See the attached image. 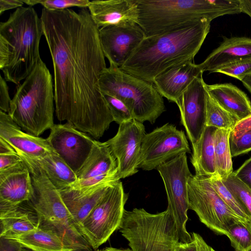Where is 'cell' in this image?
<instances>
[{
  "label": "cell",
  "instance_id": "cell-21",
  "mask_svg": "<svg viewBox=\"0 0 251 251\" xmlns=\"http://www.w3.org/2000/svg\"><path fill=\"white\" fill-rule=\"evenodd\" d=\"M119 181V180H118ZM116 181L82 188H69L60 190L69 211L73 224L78 230L83 221Z\"/></svg>",
  "mask_w": 251,
  "mask_h": 251
},
{
  "label": "cell",
  "instance_id": "cell-51",
  "mask_svg": "<svg viewBox=\"0 0 251 251\" xmlns=\"http://www.w3.org/2000/svg\"><path fill=\"white\" fill-rule=\"evenodd\" d=\"M21 251H34L23 247Z\"/></svg>",
  "mask_w": 251,
  "mask_h": 251
},
{
  "label": "cell",
  "instance_id": "cell-49",
  "mask_svg": "<svg viewBox=\"0 0 251 251\" xmlns=\"http://www.w3.org/2000/svg\"><path fill=\"white\" fill-rule=\"evenodd\" d=\"M241 81L245 87L251 93V74L247 75Z\"/></svg>",
  "mask_w": 251,
  "mask_h": 251
},
{
  "label": "cell",
  "instance_id": "cell-30",
  "mask_svg": "<svg viewBox=\"0 0 251 251\" xmlns=\"http://www.w3.org/2000/svg\"><path fill=\"white\" fill-rule=\"evenodd\" d=\"M231 129L217 128L214 134L215 160L216 176L225 180L233 172L229 145Z\"/></svg>",
  "mask_w": 251,
  "mask_h": 251
},
{
  "label": "cell",
  "instance_id": "cell-37",
  "mask_svg": "<svg viewBox=\"0 0 251 251\" xmlns=\"http://www.w3.org/2000/svg\"><path fill=\"white\" fill-rule=\"evenodd\" d=\"M214 73H220L242 81L251 74V58L241 60L216 70Z\"/></svg>",
  "mask_w": 251,
  "mask_h": 251
},
{
  "label": "cell",
  "instance_id": "cell-41",
  "mask_svg": "<svg viewBox=\"0 0 251 251\" xmlns=\"http://www.w3.org/2000/svg\"><path fill=\"white\" fill-rule=\"evenodd\" d=\"M11 99L9 94L8 86L5 79L0 75V110L8 113Z\"/></svg>",
  "mask_w": 251,
  "mask_h": 251
},
{
  "label": "cell",
  "instance_id": "cell-36",
  "mask_svg": "<svg viewBox=\"0 0 251 251\" xmlns=\"http://www.w3.org/2000/svg\"><path fill=\"white\" fill-rule=\"evenodd\" d=\"M112 115L114 121L120 125L133 119L132 114L126 105L119 99L103 94Z\"/></svg>",
  "mask_w": 251,
  "mask_h": 251
},
{
  "label": "cell",
  "instance_id": "cell-38",
  "mask_svg": "<svg viewBox=\"0 0 251 251\" xmlns=\"http://www.w3.org/2000/svg\"><path fill=\"white\" fill-rule=\"evenodd\" d=\"M229 145L232 157L251 151V130L237 140L229 141Z\"/></svg>",
  "mask_w": 251,
  "mask_h": 251
},
{
  "label": "cell",
  "instance_id": "cell-19",
  "mask_svg": "<svg viewBox=\"0 0 251 251\" xmlns=\"http://www.w3.org/2000/svg\"><path fill=\"white\" fill-rule=\"evenodd\" d=\"M203 73L200 64L187 61L162 72L154 78L153 84L163 97L176 103L194 79Z\"/></svg>",
  "mask_w": 251,
  "mask_h": 251
},
{
  "label": "cell",
  "instance_id": "cell-17",
  "mask_svg": "<svg viewBox=\"0 0 251 251\" xmlns=\"http://www.w3.org/2000/svg\"><path fill=\"white\" fill-rule=\"evenodd\" d=\"M76 175L77 181L71 188L91 187L120 180L117 160L106 142L95 140L89 156Z\"/></svg>",
  "mask_w": 251,
  "mask_h": 251
},
{
  "label": "cell",
  "instance_id": "cell-32",
  "mask_svg": "<svg viewBox=\"0 0 251 251\" xmlns=\"http://www.w3.org/2000/svg\"><path fill=\"white\" fill-rule=\"evenodd\" d=\"M226 236L235 251H251V222L232 223L228 227Z\"/></svg>",
  "mask_w": 251,
  "mask_h": 251
},
{
  "label": "cell",
  "instance_id": "cell-46",
  "mask_svg": "<svg viewBox=\"0 0 251 251\" xmlns=\"http://www.w3.org/2000/svg\"><path fill=\"white\" fill-rule=\"evenodd\" d=\"M191 235L196 241L198 251H216L208 245L199 234L192 232Z\"/></svg>",
  "mask_w": 251,
  "mask_h": 251
},
{
  "label": "cell",
  "instance_id": "cell-8",
  "mask_svg": "<svg viewBox=\"0 0 251 251\" xmlns=\"http://www.w3.org/2000/svg\"><path fill=\"white\" fill-rule=\"evenodd\" d=\"M128 199L123 183H114L80 225L78 230L96 250L119 229Z\"/></svg>",
  "mask_w": 251,
  "mask_h": 251
},
{
  "label": "cell",
  "instance_id": "cell-44",
  "mask_svg": "<svg viewBox=\"0 0 251 251\" xmlns=\"http://www.w3.org/2000/svg\"><path fill=\"white\" fill-rule=\"evenodd\" d=\"M24 3L23 0H0V15L6 10L23 7Z\"/></svg>",
  "mask_w": 251,
  "mask_h": 251
},
{
  "label": "cell",
  "instance_id": "cell-43",
  "mask_svg": "<svg viewBox=\"0 0 251 251\" xmlns=\"http://www.w3.org/2000/svg\"><path fill=\"white\" fill-rule=\"evenodd\" d=\"M23 246L16 241L0 237V251H21Z\"/></svg>",
  "mask_w": 251,
  "mask_h": 251
},
{
  "label": "cell",
  "instance_id": "cell-50",
  "mask_svg": "<svg viewBox=\"0 0 251 251\" xmlns=\"http://www.w3.org/2000/svg\"><path fill=\"white\" fill-rule=\"evenodd\" d=\"M97 251H132L131 249L127 248L126 249H117L112 247H108L104 248L102 250H99Z\"/></svg>",
  "mask_w": 251,
  "mask_h": 251
},
{
  "label": "cell",
  "instance_id": "cell-35",
  "mask_svg": "<svg viewBox=\"0 0 251 251\" xmlns=\"http://www.w3.org/2000/svg\"><path fill=\"white\" fill-rule=\"evenodd\" d=\"M23 1L28 6L40 4L49 10H63L72 7L88 8L90 2L89 0H23Z\"/></svg>",
  "mask_w": 251,
  "mask_h": 251
},
{
  "label": "cell",
  "instance_id": "cell-45",
  "mask_svg": "<svg viewBox=\"0 0 251 251\" xmlns=\"http://www.w3.org/2000/svg\"><path fill=\"white\" fill-rule=\"evenodd\" d=\"M174 251H198L196 241L192 237V240L190 242H178L176 246Z\"/></svg>",
  "mask_w": 251,
  "mask_h": 251
},
{
  "label": "cell",
  "instance_id": "cell-33",
  "mask_svg": "<svg viewBox=\"0 0 251 251\" xmlns=\"http://www.w3.org/2000/svg\"><path fill=\"white\" fill-rule=\"evenodd\" d=\"M211 184L227 206L243 220L251 222V216L237 198L226 188L222 180L215 176L209 177Z\"/></svg>",
  "mask_w": 251,
  "mask_h": 251
},
{
  "label": "cell",
  "instance_id": "cell-7",
  "mask_svg": "<svg viewBox=\"0 0 251 251\" xmlns=\"http://www.w3.org/2000/svg\"><path fill=\"white\" fill-rule=\"evenodd\" d=\"M132 251H174L179 239L169 211L151 214L144 208L125 210L119 229Z\"/></svg>",
  "mask_w": 251,
  "mask_h": 251
},
{
  "label": "cell",
  "instance_id": "cell-47",
  "mask_svg": "<svg viewBox=\"0 0 251 251\" xmlns=\"http://www.w3.org/2000/svg\"><path fill=\"white\" fill-rule=\"evenodd\" d=\"M16 152L14 149L5 140L0 138V154Z\"/></svg>",
  "mask_w": 251,
  "mask_h": 251
},
{
  "label": "cell",
  "instance_id": "cell-48",
  "mask_svg": "<svg viewBox=\"0 0 251 251\" xmlns=\"http://www.w3.org/2000/svg\"><path fill=\"white\" fill-rule=\"evenodd\" d=\"M241 12L247 14L251 19V0H239Z\"/></svg>",
  "mask_w": 251,
  "mask_h": 251
},
{
  "label": "cell",
  "instance_id": "cell-20",
  "mask_svg": "<svg viewBox=\"0 0 251 251\" xmlns=\"http://www.w3.org/2000/svg\"><path fill=\"white\" fill-rule=\"evenodd\" d=\"M0 138L7 142L18 154L39 157L55 151L46 139L22 131L8 113L1 110Z\"/></svg>",
  "mask_w": 251,
  "mask_h": 251
},
{
  "label": "cell",
  "instance_id": "cell-2",
  "mask_svg": "<svg viewBox=\"0 0 251 251\" xmlns=\"http://www.w3.org/2000/svg\"><path fill=\"white\" fill-rule=\"evenodd\" d=\"M211 22L201 19L167 32L145 37L120 68L153 83L165 70L193 61L209 32Z\"/></svg>",
  "mask_w": 251,
  "mask_h": 251
},
{
  "label": "cell",
  "instance_id": "cell-6",
  "mask_svg": "<svg viewBox=\"0 0 251 251\" xmlns=\"http://www.w3.org/2000/svg\"><path fill=\"white\" fill-rule=\"evenodd\" d=\"M100 85L103 94L122 100L131 111L133 119L153 124L165 111L163 97L153 83L110 65L101 73Z\"/></svg>",
  "mask_w": 251,
  "mask_h": 251
},
{
  "label": "cell",
  "instance_id": "cell-24",
  "mask_svg": "<svg viewBox=\"0 0 251 251\" xmlns=\"http://www.w3.org/2000/svg\"><path fill=\"white\" fill-rule=\"evenodd\" d=\"M0 237L21 235L38 228L40 220L35 210L28 204H0Z\"/></svg>",
  "mask_w": 251,
  "mask_h": 251
},
{
  "label": "cell",
  "instance_id": "cell-31",
  "mask_svg": "<svg viewBox=\"0 0 251 251\" xmlns=\"http://www.w3.org/2000/svg\"><path fill=\"white\" fill-rule=\"evenodd\" d=\"M239 120L219 105L206 89V126L232 129Z\"/></svg>",
  "mask_w": 251,
  "mask_h": 251
},
{
  "label": "cell",
  "instance_id": "cell-29",
  "mask_svg": "<svg viewBox=\"0 0 251 251\" xmlns=\"http://www.w3.org/2000/svg\"><path fill=\"white\" fill-rule=\"evenodd\" d=\"M39 226L55 232L72 251H94L84 236L72 222L40 221Z\"/></svg>",
  "mask_w": 251,
  "mask_h": 251
},
{
  "label": "cell",
  "instance_id": "cell-12",
  "mask_svg": "<svg viewBox=\"0 0 251 251\" xmlns=\"http://www.w3.org/2000/svg\"><path fill=\"white\" fill-rule=\"evenodd\" d=\"M145 134L143 124L132 119L119 125L116 135L106 141L117 160L120 179L131 176L138 172Z\"/></svg>",
  "mask_w": 251,
  "mask_h": 251
},
{
  "label": "cell",
  "instance_id": "cell-9",
  "mask_svg": "<svg viewBox=\"0 0 251 251\" xmlns=\"http://www.w3.org/2000/svg\"><path fill=\"white\" fill-rule=\"evenodd\" d=\"M189 209L200 221L217 235H226L228 227L246 221L236 214L212 187L209 177L192 175L187 184Z\"/></svg>",
  "mask_w": 251,
  "mask_h": 251
},
{
  "label": "cell",
  "instance_id": "cell-10",
  "mask_svg": "<svg viewBox=\"0 0 251 251\" xmlns=\"http://www.w3.org/2000/svg\"><path fill=\"white\" fill-rule=\"evenodd\" d=\"M156 169L164 184L168 202L167 209L175 222L179 242H190L192 237L186 227L189 209L187 184L193 175L188 168L186 153L176 156Z\"/></svg>",
  "mask_w": 251,
  "mask_h": 251
},
{
  "label": "cell",
  "instance_id": "cell-39",
  "mask_svg": "<svg viewBox=\"0 0 251 251\" xmlns=\"http://www.w3.org/2000/svg\"><path fill=\"white\" fill-rule=\"evenodd\" d=\"M23 162L17 152L0 154V172L13 169Z\"/></svg>",
  "mask_w": 251,
  "mask_h": 251
},
{
  "label": "cell",
  "instance_id": "cell-18",
  "mask_svg": "<svg viewBox=\"0 0 251 251\" xmlns=\"http://www.w3.org/2000/svg\"><path fill=\"white\" fill-rule=\"evenodd\" d=\"M88 9L99 29L124 24H138L136 0H91Z\"/></svg>",
  "mask_w": 251,
  "mask_h": 251
},
{
  "label": "cell",
  "instance_id": "cell-28",
  "mask_svg": "<svg viewBox=\"0 0 251 251\" xmlns=\"http://www.w3.org/2000/svg\"><path fill=\"white\" fill-rule=\"evenodd\" d=\"M6 238L34 251H72L55 232L40 226L25 233Z\"/></svg>",
  "mask_w": 251,
  "mask_h": 251
},
{
  "label": "cell",
  "instance_id": "cell-34",
  "mask_svg": "<svg viewBox=\"0 0 251 251\" xmlns=\"http://www.w3.org/2000/svg\"><path fill=\"white\" fill-rule=\"evenodd\" d=\"M226 188L245 206L251 216V189L235 175L234 172L224 180Z\"/></svg>",
  "mask_w": 251,
  "mask_h": 251
},
{
  "label": "cell",
  "instance_id": "cell-27",
  "mask_svg": "<svg viewBox=\"0 0 251 251\" xmlns=\"http://www.w3.org/2000/svg\"><path fill=\"white\" fill-rule=\"evenodd\" d=\"M217 128L206 126L199 140L192 145L191 162L195 176L211 177L216 176L214 134Z\"/></svg>",
  "mask_w": 251,
  "mask_h": 251
},
{
  "label": "cell",
  "instance_id": "cell-14",
  "mask_svg": "<svg viewBox=\"0 0 251 251\" xmlns=\"http://www.w3.org/2000/svg\"><path fill=\"white\" fill-rule=\"evenodd\" d=\"M28 169L31 176L33 194L27 202L38 214L40 221L73 223L60 191L45 173L38 169Z\"/></svg>",
  "mask_w": 251,
  "mask_h": 251
},
{
  "label": "cell",
  "instance_id": "cell-15",
  "mask_svg": "<svg viewBox=\"0 0 251 251\" xmlns=\"http://www.w3.org/2000/svg\"><path fill=\"white\" fill-rule=\"evenodd\" d=\"M105 57L110 65L121 68L129 58L146 35L138 24H124L99 29Z\"/></svg>",
  "mask_w": 251,
  "mask_h": 251
},
{
  "label": "cell",
  "instance_id": "cell-1",
  "mask_svg": "<svg viewBox=\"0 0 251 251\" xmlns=\"http://www.w3.org/2000/svg\"><path fill=\"white\" fill-rule=\"evenodd\" d=\"M40 18L52 61L56 116L98 139L114 121L100 85L107 67L99 28L87 8H43Z\"/></svg>",
  "mask_w": 251,
  "mask_h": 251
},
{
  "label": "cell",
  "instance_id": "cell-5",
  "mask_svg": "<svg viewBox=\"0 0 251 251\" xmlns=\"http://www.w3.org/2000/svg\"><path fill=\"white\" fill-rule=\"evenodd\" d=\"M52 75L41 59L30 75L17 85L8 113L25 132L39 137L54 125Z\"/></svg>",
  "mask_w": 251,
  "mask_h": 251
},
{
  "label": "cell",
  "instance_id": "cell-25",
  "mask_svg": "<svg viewBox=\"0 0 251 251\" xmlns=\"http://www.w3.org/2000/svg\"><path fill=\"white\" fill-rule=\"evenodd\" d=\"M18 155L28 168L43 171L59 191L72 187L77 181L76 174L55 151L39 157Z\"/></svg>",
  "mask_w": 251,
  "mask_h": 251
},
{
  "label": "cell",
  "instance_id": "cell-42",
  "mask_svg": "<svg viewBox=\"0 0 251 251\" xmlns=\"http://www.w3.org/2000/svg\"><path fill=\"white\" fill-rule=\"evenodd\" d=\"M234 173L238 178L251 189V157L245 161Z\"/></svg>",
  "mask_w": 251,
  "mask_h": 251
},
{
  "label": "cell",
  "instance_id": "cell-3",
  "mask_svg": "<svg viewBox=\"0 0 251 251\" xmlns=\"http://www.w3.org/2000/svg\"><path fill=\"white\" fill-rule=\"evenodd\" d=\"M44 35L41 18L32 6L21 7L0 23V69L6 81L19 85L39 60Z\"/></svg>",
  "mask_w": 251,
  "mask_h": 251
},
{
  "label": "cell",
  "instance_id": "cell-13",
  "mask_svg": "<svg viewBox=\"0 0 251 251\" xmlns=\"http://www.w3.org/2000/svg\"><path fill=\"white\" fill-rule=\"evenodd\" d=\"M46 139L75 174L87 158L96 140L67 123L54 124Z\"/></svg>",
  "mask_w": 251,
  "mask_h": 251
},
{
  "label": "cell",
  "instance_id": "cell-11",
  "mask_svg": "<svg viewBox=\"0 0 251 251\" xmlns=\"http://www.w3.org/2000/svg\"><path fill=\"white\" fill-rule=\"evenodd\" d=\"M184 153H191L184 132L167 123L145 134L138 168L151 171Z\"/></svg>",
  "mask_w": 251,
  "mask_h": 251
},
{
  "label": "cell",
  "instance_id": "cell-16",
  "mask_svg": "<svg viewBox=\"0 0 251 251\" xmlns=\"http://www.w3.org/2000/svg\"><path fill=\"white\" fill-rule=\"evenodd\" d=\"M202 75L195 78L178 98L176 104L191 144L201 137L206 126V89Z\"/></svg>",
  "mask_w": 251,
  "mask_h": 251
},
{
  "label": "cell",
  "instance_id": "cell-23",
  "mask_svg": "<svg viewBox=\"0 0 251 251\" xmlns=\"http://www.w3.org/2000/svg\"><path fill=\"white\" fill-rule=\"evenodd\" d=\"M251 58V38L245 37L227 38L200 64L203 72L209 73L225 65Z\"/></svg>",
  "mask_w": 251,
  "mask_h": 251
},
{
  "label": "cell",
  "instance_id": "cell-4",
  "mask_svg": "<svg viewBox=\"0 0 251 251\" xmlns=\"http://www.w3.org/2000/svg\"><path fill=\"white\" fill-rule=\"evenodd\" d=\"M138 25L146 37L167 32L195 21L241 12L239 0H136Z\"/></svg>",
  "mask_w": 251,
  "mask_h": 251
},
{
  "label": "cell",
  "instance_id": "cell-22",
  "mask_svg": "<svg viewBox=\"0 0 251 251\" xmlns=\"http://www.w3.org/2000/svg\"><path fill=\"white\" fill-rule=\"evenodd\" d=\"M33 194L31 174L24 162L0 172V204L19 205L28 201Z\"/></svg>",
  "mask_w": 251,
  "mask_h": 251
},
{
  "label": "cell",
  "instance_id": "cell-26",
  "mask_svg": "<svg viewBox=\"0 0 251 251\" xmlns=\"http://www.w3.org/2000/svg\"><path fill=\"white\" fill-rule=\"evenodd\" d=\"M212 98L240 120L251 115V103L247 95L231 83L205 85Z\"/></svg>",
  "mask_w": 251,
  "mask_h": 251
},
{
  "label": "cell",
  "instance_id": "cell-40",
  "mask_svg": "<svg viewBox=\"0 0 251 251\" xmlns=\"http://www.w3.org/2000/svg\"><path fill=\"white\" fill-rule=\"evenodd\" d=\"M250 130H251V115L238 122L230 131L229 141L237 140Z\"/></svg>",
  "mask_w": 251,
  "mask_h": 251
}]
</instances>
